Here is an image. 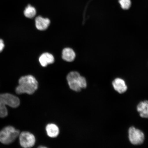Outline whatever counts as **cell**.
Masks as SVG:
<instances>
[{"mask_svg":"<svg viewBox=\"0 0 148 148\" xmlns=\"http://www.w3.org/2000/svg\"><path fill=\"white\" fill-rule=\"evenodd\" d=\"M20 104L19 98L16 96L9 93L0 94V117L5 118L8 115L6 105L15 108Z\"/></svg>","mask_w":148,"mask_h":148,"instance_id":"obj_2","label":"cell"},{"mask_svg":"<svg viewBox=\"0 0 148 148\" xmlns=\"http://www.w3.org/2000/svg\"><path fill=\"white\" fill-rule=\"evenodd\" d=\"M36 13V9L31 5H28L24 11V14L26 17L31 18L34 17Z\"/></svg>","mask_w":148,"mask_h":148,"instance_id":"obj_13","label":"cell"},{"mask_svg":"<svg viewBox=\"0 0 148 148\" xmlns=\"http://www.w3.org/2000/svg\"><path fill=\"white\" fill-rule=\"evenodd\" d=\"M18 84L16 89V92L18 94L27 93L31 95L34 93L38 88V81L34 77L30 75L20 77Z\"/></svg>","mask_w":148,"mask_h":148,"instance_id":"obj_1","label":"cell"},{"mask_svg":"<svg viewBox=\"0 0 148 148\" xmlns=\"http://www.w3.org/2000/svg\"><path fill=\"white\" fill-rule=\"evenodd\" d=\"M20 145L25 148H31L36 143V139L34 135L28 132H23L19 134Z\"/></svg>","mask_w":148,"mask_h":148,"instance_id":"obj_6","label":"cell"},{"mask_svg":"<svg viewBox=\"0 0 148 148\" xmlns=\"http://www.w3.org/2000/svg\"><path fill=\"white\" fill-rule=\"evenodd\" d=\"M39 61L41 65L45 67L49 64L53 63L55 61V59L54 57L51 53H45L40 55Z\"/></svg>","mask_w":148,"mask_h":148,"instance_id":"obj_9","label":"cell"},{"mask_svg":"<svg viewBox=\"0 0 148 148\" xmlns=\"http://www.w3.org/2000/svg\"><path fill=\"white\" fill-rule=\"evenodd\" d=\"M119 2L121 8L124 10L128 9L131 6L130 0H119Z\"/></svg>","mask_w":148,"mask_h":148,"instance_id":"obj_14","label":"cell"},{"mask_svg":"<svg viewBox=\"0 0 148 148\" xmlns=\"http://www.w3.org/2000/svg\"><path fill=\"white\" fill-rule=\"evenodd\" d=\"M112 84L114 90L120 94L123 93L127 90V87L123 79L116 78L113 81Z\"/></svg>","mask_w":148,"mask_h":148,"instance_id":"obj_8","label":"cell"},{"mask_svg":"<svg viewBox=\"0 0 148 148\" xmlns=\"http://www.w3.org/2000/svg\"><path fill=\"white\" fill-rule=\"evenodd\" d=\"M40 147V148H46V147H41V146H40V147Z\"/></svg>","mask_w":148,"mask_h":148,"instance_id":"obj_16","label":"cell"},{"mask_svg":"<svg viewBox=\"0 0 148 148\" xmlns=\"http://www.w3.org/2000/svg\"><path fill=\"white\" fill-rule=\"evenodd\" d=\"M129 138L131 143L138 145L143 143L145 136L143 133L140 130L131 127L129 130Z\"/></svg>","mask_w":148,"mask_h":148,"instance_id":"obj_5","label":"cell"},{"mask_svg":"<svg viewBox=\"0 0 148 148\" xmlns=\"http://www.w3.org/2000/svg\"><path fill=\"white\" fill-rule=\"evenodd\" d=\"M75 53L73 50L71 48H66L63 50L62 57L63 60L66 62H73L75 58Z\"/></svg>","mask_w":148,"mask_h":148,"instance_id":"obj_10","label":"cell"},{"mask_svg":"<svg viewBox=\"0 0 148 148\" xmlns=\"http://www.w3.org/2000/svg\"><path fill=\"white\" fill-rule=\"evenodd\" d=\"M137 110L141 117L148 118V101L140 102L138 105Z\"/></svg>","mask_w":148,"mask_h":148,"instance_id":"obj_12","label":"cell"},{"mask_svg":"<svg viewBox=\"0 0 148 148\" xmlns=\"http://www.w3.org/2000/svg\"><path fill=\"white\" fill-rule=\"evenodd\" d=\"M66 80L70 88L75 92L80 91L87 85L86 78L77 71L70 72L66 76Z\"/></svg>","mask_w":148,"mask_h":148,"instance_id":"obj_3","label":"cell"},{"mask_svg":"<svg viewBox=\"0 0 148 148\" xmlns=\"http://www.w3.org/2000/svg\"><path fill=\"white\" fill-rule=\"evenodd\" d=\"M35 23L36 28L38 30L44 31L46 30L49 27L51 21L49 18L39 16L35 19Z\"/></svg>","mask_w":148,"mask_h":148,"instance_id":"obj_7","label":"cell"},{"mask_svg":"<svg viewBox=\"0 0 148 148\" xmlns=\"http://www.w3.org/2000/svg\"><path fill=\"white\" fill-rule=\"evenodd\" d=\"M46 130L48 136L52 138L56 137L60 133L58 127L53 123L49 124L46 125Z\"/></svg>","mask_w":148,"mask_h":148,"instance_id":"obj_11","label":"cell"},{"mask_svg":"<svg viewBox=\"0 0 148 148\" xmlns=\"http://www.w3.org/2000/svg\"><path fill=\"white\" fill-rule=\"evenodd\" d=\"M20 131L12 126L5 127L0 131V142L4 144L13 142L19 136Z\"/></svg>","mask_w":148,"mask_h":148,"instance_id":"obj_4","label":"cell"},{"mask_svg":"<svg viewBox=\"0 0 148 148\" xmlns=\"http://www.w3.org/2000/svg\"><path fill=\"white\" fill-rule=\"evenodd\" d=\"M5 43L3 40L0 39V53L3 51L5 48Z\"/></svg>","mask_w":148,"mask_h":148,"instance_id":"obj_15","label":"cell"}]
</instances>
